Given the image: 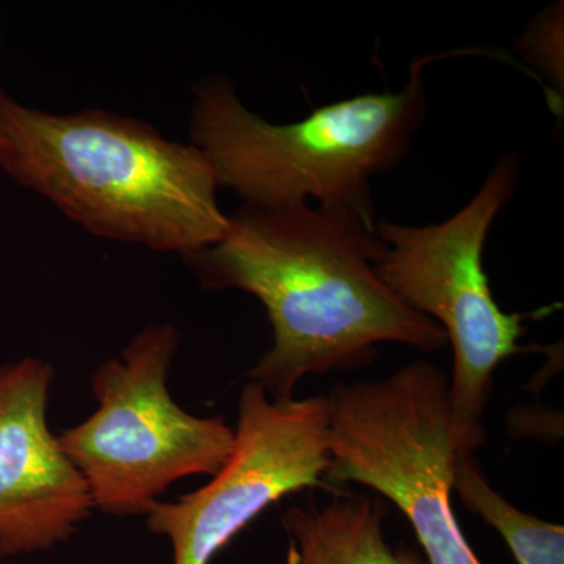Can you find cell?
Wrapping results in <instances>:
<instances>
[{
	"label": "cell",
	"instance_id": "obj_1",
	"mask_svg": "<svg viewBox=\"0 0 564 564\" xmlns=\"http://www.w3.org/2000/svg\"><path fill=\"white\" fill-rule=\"evenodd\" d=\"M377 226L314 204L240 206L225 239L188 259L206 291L236 289L261 302L273 344L248 372L272 399H293L307 375L369 366L378 345L421 351L447 344L443 328L377 272Z\"/></svg>",
	"mask_w": 564,
	"mask_h": 564
},
{
	"label": "cell",
	"instance_id": "obj_2",
	"mask_svg": "<svg viewBox=\"0 0 564 564\" xmlns=\"http://www.w3.org/2000/svg\"><path fill=\"white\" fill-rule=\"evenodd\" d=\"M0 170L110 242L191 259L231 229L207 155L115 111L51 113L0 88Z\"/></svg>",
	"mask_w": 564,
	"mask_h": 564
},
{
	"label": "cell",
	"instance_id": "obj_3",
	"mask_svg": "<svg viewBox=\"0 0 564 564\" xmlns=\"http://www.w3.org/2000/svg\"><path fill=\"white\" fill-rule=\"evenodd\" d=\"M434 61L415 58L400 91L352 96L282 124L248 109L231 80L210 76L193 88L188 139L242 206L314 204L377 226L370 182L413 147L426 117L423 73Z\"/></svg>",
	"mask_w": 564,
	"mask_h": 564
},
{
	"label": "cell",
	"instance_id": "obj_4",
	"mask_svg": "<svg viewBox=\"0 0 564 564\" xmlns=\"http://www.w3.org/2000/svg\"><path fill=\"white\" fill-rule=\"evenodd\" d=\"M522 158L499 159L474 198L434 225L377 220L384 251L377 262L381 280L408 306L443 328L454 352L448 384L462 454L485 443L484 415L500 364L524 351L527 315L505 313L485 269V248L494 221L513 198Z\"/></svg>",
	"mask_w": 564,
	"mask_h": 564
},
{
	"label": "cell",
	"instance_id": "obj_5",
	"mask_svg": "<svg viewBox=\"0 0 564 564\" xmlns=\"http://www.w3.org/2000/svg\"><path fill=\"white\" fill-rule=\"evenodd\" d=\"M180 344L181 334L170 323L148 325L120 359L93 373L95 413L58 436L95 510L148 514L177 480L214 477L231 455V426L221 417L187 413L170 393Z\"/></svg>",
	"mask_w": 564,
	"mask_h": 564
},
{
	"label": "cell",
	"instance_id": "obj_6",
	"mask_svg": "<svg viewBox=\"0 0 564 564\" xmlns=\"http://www.w3.org/2000/svg\"><path fill=\"white\" fill-rule=\"evenodd\" d=\"M447 375L414 361L329 392V488L358 484L391 500L413 527L426 564H484L452 507L456 434Z\"/></svg>",
	"mask_w": 564,
	"mask_h": 564
},
{
	"label": "cell",
	"instance_id": "obj_7",
	"mask_svg": "<svg viewBox=\"0 0 564 564\" xmlns=\"http://www.w3.org/2000/svg\"><path fill=\"white\" fill-rule=\"evenodd\" d=\"M329 467L328 397L276 400L250 381L225 466L176 502L155 503L148 527L172 541L174 564H210L267 508L329 486Z\"/></svg>",
	"mask_w": 564,
	"mask_h": 564
},
{
	"label": "cell",
	"instance_id": "obj_8",
	"mask_svg": "<svg viewBox=\"0 0 564 564\" xmlns=\"http://www.w3.org/2000/svg\"><path fill=\"white\" fill-rule=\"evenodd\" d=\"M54 375L39 358L0 366V556L47 551L95 510L84 477L47 425Z\"/></svg>",
	"mask_w": 564,
	"mask_h": 564
},
{
	"label": "cell",
	"instance_id": "obj_9",
	"mask_svg": "<svg viewBox=\"0 0 564 564\" xmlns=\"http://www.w3.org/2000/svg\"><path fill=\"white\" fill-rule=\"evenodd\" d=\"M383 500L340 494L328 503L292 505L282 514L291 540L289 564H426L386 540Z\"/></svg>",
	"mask_w": 564,
	"mask_h": 564
},
{
	"label": "cell",
	"instance_id": "obj_10",
	"mask_svg": "<svg viewBox=\"0 0 564 564\" xmlns=\"http://www.w3.org/2000/svg\"><path fill=\"white\" fill-rule=\"evenodd\" d=\"M454 492L467 511L480 516L510 547L519 564H564V527L519 510L492 488L473 455H459Z\"/></svg>",
	"mask_w": 564,
	"mask_h": 564
},
{
	"label": "cell",
	"instance_id": "obj_11",
	"mask_svg": "<svg viewBox=\"0 0 564 564\" xmlns=\"http://www.w3.org/2000/svg\"><path fill=\"white\" fill-rule=\"evenodd\" d=\"M516 50L545 77L544 87L563 93V2L547 7L530 22Z\"/></svg>",
	"mask_w": 564,
	"mask_h": 564
}]
</instances>
